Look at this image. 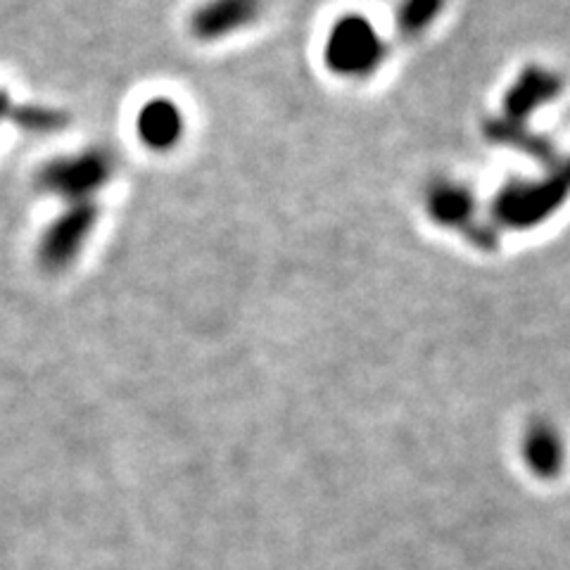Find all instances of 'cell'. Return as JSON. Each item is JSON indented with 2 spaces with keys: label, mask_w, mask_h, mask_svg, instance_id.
Segmentation results:
<instances>
[{
  "label": "cell",
  "mask_w": 570,
  "mask_h": 570,
  "mask_svg": "<svg viewBox=\"0 0 570 570\" xmlns=\"http://www.w3.org/2000/svg\"><path fill=\"white\" fill-rule=\"evenodd\" d=\"M117 174V159L107 148H86L50 159L41 167L36 184L52 198L67 205L94 203L96 195L112 181Z\"/></svg>",
  "instance_id": "6da1fadb"
},
{
  "label": "cell",
  "mask_w": 570,
  "mask_h": 570,
  "mask_svg": "<svg viewBox=\"0 0 570 570\" xmlns=\"http://www.w3.org/2000/svg\"><path fill=\"white\" fill-rule=\"evenodd\" d=\"M570 195V165L554 169L542 181H513L494 200V217L502 226L530 228L554 214Z\"/></svg>",
  "instance_id": "7a4b0ae2"
},
{
  "label": "cell",
  "mask_w": 570,
  "mask_h": 570,
  "mask_svg": "<svg viewBox=\"0 0 570 570\" xmlns=\"http://www.w3.org/2000/svg\"><path fill=\"white\" fill-rule=\"evenodd\" d=\"M385 46L362 14H345L335 22L326 41V65L341 77L362 79L383 62Z\"/></svg>",
  "instance_id": "3957f363"
},
{
  "label": "cell",
  "mask_w": 570,
  "mask_h": 570,
  "mask_svg": "<svg viewBox=\"0 0 570 570\" xmlns=\"http://www.w3.org/2000/svg\"><path fill=\"white\" fill-rule=\"evenodd\" d=\"M100 219V209L96 203H77L67 205L62 214L52 219L43 236L39 238V247H36V257L48 274H62L71 264H75L88 238L94 236V230Z\"/></svg>",
  "instance_id": "277c9868"
},
{
  "label": "cell",
  "mask_w": 570,
  "mask_h": 570,
  "mask_svg": "<svg viewBox=\"0 0 570 570\" xmlns=\"http://www.w3.org/2000/svg\"><path fill=\"white\" fill-rule=\"evenodd\" d=\"M473 212L475 200L473 193L456 181H438L431 193H428V214L450 228H463L469 230L471 238L480 245H492L494 238L488 234L485 228L473 224Z\"/></svg>",
  "instance_id": "5b68a950"
},
{
  "label": "cell",
  "mask_w": 570,
  "mask_h": 570,
  "mask_svg": "<svg viewBox=\"0 0 570 570\" xmlns=\"http://www.w3.org/2000/svg\"><path fill=\"white\" fill-rule=\"evenodd\" d=\"M262 12V0H207L193 12L190 29L200 41H219L247 24Z\"/></svg>",
  "instance_id": "8992f818"
},
{
  "label": "cell",
  "mask_w": 570,
  "mask_h": 570,
  "mask_svg": "<svg viewBox=\"0 0 570 570\" xmlns=\"http://www.w3.org/2000/svg\"><path fill=\"white\" fill-rule=\"evenodd\" d=\"M186 129V119L181 107L169 98H153L138 110L136 131L138 138L146 142L150 150L165 153L181 140Z\"/></svg>",
  "instance_id": "52a82bcc"
},
{
  "label": "cell",
  "mask_w": 570,
  "mask_h": 570,
  "mask_svg": "<svg viewBox=\"0 0 570 570\" xmlns=\"http://www.w3.org/2000/svg\"><path fill=\"white\" fill-rule=\"evenodd\" d=\"M559 88L561 81L557 75H551V71L538 67L525 69L519 81L509 88L504 100V119L523 124L530 117V112L538 110L540 105L557 98Z\"/></svg>",
  "instance_id": "ba28073f"
},
{
  "label": "cell",
  "mask_w": 570,
  "mask_h": 570,
  "mask_svg": "<svg viewBox=\"0 0 570 570\" xmlns=\"http://www.w3.org/2000/svg\"><path fill=\"white\" fill-rule=\"evenodd\" d=\"M525 461L540 475H554L561 466V440L557 431L547 423H534L525 435Z\"/></svg>",
  "instance_id": "9c48e42d"
},
{
  "label": "cell",
  "mask_w": 570,
  "mask_h": 570,
  "mask_svg": "<svg viewBox=\"0 0 570 570\" xmlns=\"http://www.w3.org/2000/svg\"><path fill=\"white\" fill-rule=\"evenodd\" d=\"M488 136L492 140H499L504 142V146H513L523 150L525 155L534 157L538 163H547L551 165L554 163V148H551V142L542 136H534L530 134L523 124H515V121H509V119H492L488 124Z\"/></svg>",
  "instance_id": "30bf717a"
},
{
  "label": "cell",
  "mask_w": 570,
  "mask_h": 570,
  "mask_svg": "<svg viewBox=\"0 0 570 570\" xmlns=\"http://www.w3.org/2000/svg\"><path fill=\"white\" fill-rule=\"evenodd\" d=\"M8 121H12L14 127L24 129L27 134H52V131L65 129L69 124V117L67 112L52 110V107H43V105L10 102Z\"/></svg>",
  "instance_id": "8fae6325"
},
{
  "label": "cell",
  "mask_w": 570,
  "mask_h": 570,
  "mask_svg": "<svg viewBox=\"0 0 570 570\" xmlns=\"http://www.w3.org/2000/svg\"><path fill=\"white\" fill-rule=\"evenodd\" d=\"M442 8L444 0H402L397 10V29L404 36H416L435 22Z\"/></svg>",
  "instance_id": "7c38bea8"
},
{
  "label": "cell",
  "mask_w": 570,
  "mask_h": 570,
  "mask_svg": "<svg viewBox=\"0 0 570 570\" xmlns=\"http://www.w3.org/2000/svg\"><path fill=\"white\" fill-rule=\"evenodd\" d=\"M10 102H12V98H10L6 91H0V121H8Z\"/></svg>",
  "instance_id": "4fadbf2b"
}]
</instances>
